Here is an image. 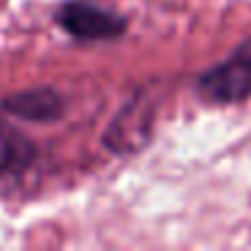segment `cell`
I'll use <instances>...</instances> for the list:
<instances>
[{"label":"cell","instance_id":"7a4b0ae2","mask_svg":"<svg viewBox=\"0 0 251 251\" xmlns=\"http://www.w3.org/2000/svg\"><path fill=\"white\" fill-rule=\"evenodd\" d=\"M54 22L73 41H81V44L116 41L130 27V22L119 11H111L95 0H65L54 11Z\"/></svg>","mask_w":251,"mask_h":251},{"label":"cell","instance_id":"3957f363","mask_svg":"<svg viewBox=\"0 0 251 251\" xmlns=\"http://www.w3.org/2000/svg\"><path fill=\"white\" fill-rule=\"evenodd\" d=\"M0 111L22 122L49 125V122H57L65 114V98L54 87H33V89H22V92L3 98Z\"/></svg>","mask_w":251,"mask_h":251},{"label":"cell","instance_id":"277c9868","mask_svg":"<svg viewBox=\"0 0 251 251\" xmlns=\"http://www.w3.org/2000/svg\"><path fill=\"white\" fill-rule=\"evenodd\" d=\"M38 157L35 141L27 138L17 125L0 119V178L27 170Z\"/></svg>","mask_w":251,"mask_h":251},{"label":"cell","instance_id":"6da1fadb","mask_svg":"<svg viewBox=\"0 0 251 251\" xmlns=\"http://www.w3.org/2000/svg\"><path fill=\"white\" fill-rule=\"evenodd\" d=\"M195 89L211 105H238L251 100V35L240 41L222 62L202 71Z\"/></svg>","mask_w":251,"mask_h":251}]
</instances>
